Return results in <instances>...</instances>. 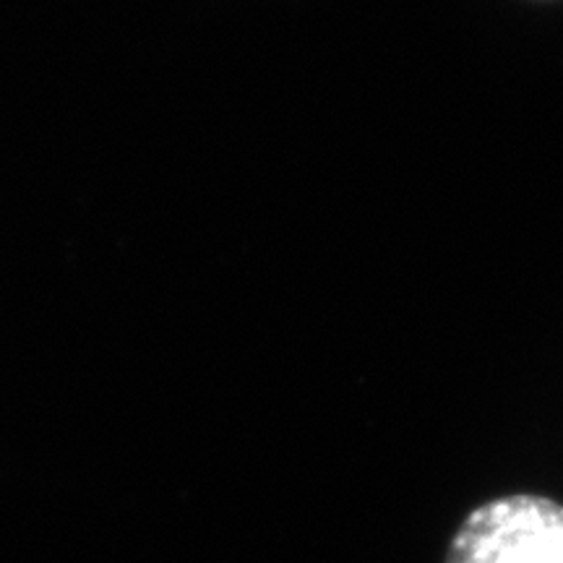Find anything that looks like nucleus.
Wrapping results in <instances>:
<instances>
[{"label": "nucleus", "instance_id": "f257e3e1", "mask_svg": "<svg viewBox=\"0 0 563 563\" xmlns=\"http://www.w3.org/2000/svg\"><path fill=\"white\" fill-rule=\"evenodd\" d=\"M446 563H563V506L530 493L477 506L456 530Z\"/></svg>", "mask_w": 563, "mask_h": 563}]
</instances>
